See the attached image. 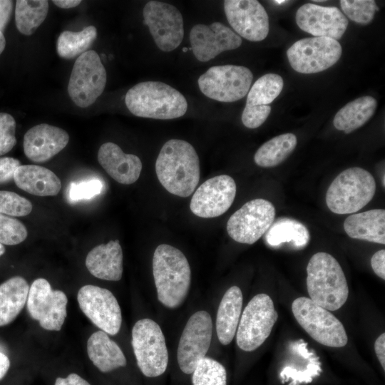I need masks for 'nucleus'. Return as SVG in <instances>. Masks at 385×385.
I'll return each mask as SVG.
<instances>
[{
  "mask_svg": "<svg viewBox=\"0 0 385 385\" xmlns=\"http://www.w3.org/2000/svg\"><path fill=\"white\" fill-rule=\"evenodd\" d=\"M158 180L169 192L190 196L200 180L199 158L188 142L171 139L162 147L155 162Z\"/></svg>",
  "mask_w": 385,
  "mask_h": 385,
  "instance_id": "obj_1",
  "label": "nucleus"
},
{
  "mask_svg": "<svg viewBox=\"0 0 385 385\" xmlns=\"http://www.w3.org/2000/svg\"><path fill=\"white\" fill-rule=\"evenodd\" d=\"M153 274L158 300L170 309L181 305L191 282L190 267L184 254L171 245H158L153 254Z\"/></svg>",
  "mask_w": 385,
  "mask_h": 385,
  "instance_id": "obj_2",
  "label": "nucleus"
},
{
  "mask_svg": "<svg viewBox=\"0 0 385 385\" xmlns=\"http://www.w3.org/2000/svg\"><path fill=\"white\" fill-rule=\"evenodd\" d=\"M307 287L309 299L317 305L336 311L346 302L349 287L338 261L320 252L310 258L307 267Z\"/></svg>",
  "mask_w": 385,
  "mask_h": 385,
  "instance_id": "obj_3",
  "label": "nucleus"
},
{
  "mask_svg": "<svg viewBox=\"0 0 385 385\" xmlns=\"http://www.w3.org/2000/svg\"><path fill=\"white\" fill-rule=\"evenodd\" d=\"M125 105L134 115L168 120L183 116L188 102L184 96L172 86L160 81L139 83L128 90Z\"/></svg>",
  "mask_w": 385,
  "mask_h": 385,
  "instance_id": "obj_4",
  "label": "nucleus"
},
{
  "mask_svg": "<svg viewBox=\"0 0 385 385\" xmlns=\"http://www.w3.org/2000/svg\"><path fill=\"white\" fill-rule=\"evenodd\" d=\"M375 192L376 182L369 172L350 168L332 181L326 193V203L334 213L354 214L372 200Z\"/></svg>",
  "mask_w": 385,
  "mask_h": 385,
  "instance_id": "obj_5",
  "label": "nucleus"
},
{
  "mask_svg": "<svg viewBox=\"0 0 385 385\" xmlns=\"http://www.w3.org/2000/svg\"><path fill=\"white\" fill-rule=\"evenodd\" d=\"M292 311L299 324L318 343L329 347H343L348 342L342 323L329 310L309 298L300 297L292 304Z\"/></svg>",
  "mask_w": 385,
  "mask_h": 385,
  "instance_id": "obj_6",
  "label": "nucleus"
},
{
  "mask_svg": "<svg viewBox=\"0 0 385 385\" xmlns=\"http://www.w3.org/2000/svg\"><path fill=\"white\" fill-rule=\"evenodd\" d=\"M132 346L137 364L147 377L163 374L168 366V352L160 326L153 320H138L132 329Z\"/></svg>",
  "mask_w": 385,
  "mask_h": 385,
  "instance_id": "obj_7",
  "label": "nucleus"
},
{
  "mask_svg": "<svg viewBox=\"0 0 385 385\" xmlns=\"http://www.w3.org/2000/svg\"><path fill=\"white\" fill-rule=\"evenodd\" d=\"M278 319V313L271 297L258 294L244 309L236 332V342L243 351H252L269 337Z\"/></svg>",
  "mask_w": 385,
  "mask_h": 385,
  "instance_id": "obj_8",
  "label": "nucleus"
},
{
  "mask_svg": "<svg viewBox=\"0 0 385 385\" xmlns=\"http://www.w3.org/2000/svg\"><path fill=\"white\" fill-rule=\"evenodd\" d=\"M106 79L100 56L95 51L88 50L74 63L68 85V95L77 106L88 107L102 94Z\"/></svg>",
  "mask_w": 385,
  "mask_h": 385,
  "instance_id": "obj_9",
  "label": "nucleus"
},
{
  "mask_svg": "<svg viewBox=\"0 0 385 385\" xmlns=\"http://www.w3.org/2000/svg\"><path fill=\"white\" fill-rule=\"evenodd\" d=\"M252 79V73L247 67L223 65L210 67L197 83L205 96L220 102H234L247 94Z\"/></svg>",
  "mask_w": 385,
  "mask_h": 385,
  "instance_id": "obj_10",
  "label": "nucleus"
},
{
  "mask_svg": "<svg viewBox=\"0 0 385 385\" xmlns=\"http://www.w3.org/2000/svg\"><path fill=\"white\" fill-rule=\"evenodd\" d=\"M340 43L327 37H311L294 42L287 51L291 67L301 73H315L327 70L340 58Z\"/></svg>",
  "mask_w": 385,
  "mask_h": 385,
  "instance_id": "obj_11",
  "label": "nucleus"
},
{
  "mask_svg": "<svg viewBox=\"0 0 385 385\" xmlns=\"http://www.w3.org/2000/svg\"><path fill=\"white\" fill-rule=\"evenodd\" d=\"M274 217L275 208L272 202L262 198L253 199L230 216L227 231L235 241L252 245L268 230Z\"/></svg>",
  "mask_w": 385,
  "mask_h": 385,
  "instance_id": "obj_12",
  "label": "nucleus"
},
{
  "mask_svg": "<svg viewBox=\"0 0 385 385\" xmlns=\"http://www.w3.org/2000/svg\"><path fill=\"white\" fill-rule=\"evenodd\" d=\"M68 299L61 290L52 289L44 278L35 279L29 287L27 309L46 330L60 331L67 315Z\"/></svg>",
  "mask_w": 385,
  "mask_h": 385,
  "instance_id": "obj_13",
  "label": "nucleus"
},
{
  "mask_svg": "<svg viewBox=\"0 0 385 385\" xmlns=\"http://www.w3.org/2000/svg\"><path fill=\"white\" fill-rule=\"evenodd\" d=\"M143 15L158 48L169 52L180 46L184 36L183 19L175 6L150 1L145 5Z\"/></svg>",
  "mask_w": 385,
  "mask_h": 385,
  "instance_id": "obj_14",
  "label": "nucleus"
},
{
  "mask_svg": "<svg viewBox=\"0 0 385 385\" xmlns=\"http://www.w3.org/2000/svg\"><path fill=\"white\" fill-rule=\"evenodd\" d=\"M212 334V322L204 310L194 313L189 318L180 336L177 359L180 370L192 374L197 362L205 356Z\"/></svg>",
  "mask_w": 385,
  "mask_h": 385,
  "instance_id": "obj_15",
  "label": "nucleus"
},
{
  "mask_svg": "<svg viewBox=\"0 0 385 385\" xmlns=\"http://www.w3.org/2000/svg\"><path fill=\"white\" fill-rule=\"evenodd\" d=\"M77 300L81 311L97 327L112 336L119 332L122 324L121 310L111 291L86 284L78 290Z\"/></svg>",
  "mask_w": 385,
  "mask_h": 385,
  "instance_id": "obj_16",
  "label": "nucleus"
},
{
  "mask_svg": "<svg viewBox=\"0 0 385 385\" xmlns=\"http://www.w3.org/2000/svg\"><path fill=\"white\" fill-rule=\"evenodd\" d=\"M234 179L227 175L211 178L200 185L190 200V210L200 217L211 218L224 214L236 195Z\"/></svg>",
  "mask_w": 385,
  "mask_h": 385,
  "instance_id": "obj_17",
  "label": "nucleus"
},
{
  "mask_svg": "<svg viewBox=\"0 0 385 385\" xmlns=\"http://www.w3.org/2000/svg\"><path fill=\"white\" fill-rule=\"evenodd\" d=\"M227 19L240 36L250 41L264 40L269 33V17L256 0H225Z\"/></svg>",
  "mask_w": 385,
  "mask_h": 385,
  "instance_id": "obj_18",
  "label": "nucleus"
},
{
  "mask_svg": "<svg viewBox=\"0 0 385 385\" xmlns=\"http://www.w3.org/2000/svg\"><path fill=\"white\" fill-rule=\"evenodd\" d=\"M190 41L193 54L201 62H207L242 44L241 37L220 22L195 25L190 32Z\"/></svg>",
  "mask_w": 385,
  "mask_h": 385,
  "instance_id": "obj_19",
  "label": "nucleus"
},
{
  "mask_svg": "<svg viewBox=\"0 0 385 385\" xmlns=\"http://www.w3.org/2000/svg\"><path fill=\"white\" fill-rule=\"evenodd\" d=\"M296 23L300 29L314 37L340 39L349 22L337 7L322 6L307 3L296 12Z\"/></svg>",
  "mask_w": 385,
  "mask_h": 385,
  "instance_id": "obj_20",
  "label": "nucleus"
},
{
  "mask_svg": "<svg viewBox=\"0 0 385 385\" xmlns=\"http://www.w3.org/2000/svg\"><path fill=\"white\" fill-rule=\"evenodd\" d=\"M66 131L47 123H41L30 128L24 135V151L33 162L48 160L61 151L68 144Z\"/></svg>",
  "mask_w": 385,
  "mask_h": 385,
  "instance_id": "obj_21",
  "label": "nucleus"
},
{
  "mask_svg": "<svg viewBox=\"0 0 385 385\" xmlns=\"http://www.w3.org/2000/svg\"><path fill=\"white\" fill-rule=\"evenodd\" d=\"M98 160L113 179L124 185L135 183L142 170L141 160L137 155L125 153L118 145L111 142L100 147Z\"/></svg>",
  "mask_w": 385,
  "mask_h": 385,
  "instance_id": "obj_22",
  "label": "nucleus"
},
{
  "mask_svg": "<svg viewBox=\"0 0 385 385\" xmlns=\"http://www.w3.org/2000/svg\"><path fill=\"white\" fill-rule=\"evenodd\" d=\"M86 266L98 279L119 281L123 274V251L119 240H111L93 248L86 256Z\"/></svg>",
  "mask_w": 385,
  "mask_h": 385,
  "instance_id": "obj_23",
  "label": "nucleus"
},
{
  "mask_svg": "<svg viewBox=\"0 0 385 385\" xmlns=\"http://www.w3.org/2000/svg\"><path fill=\"white\" fill-rule=\"evenodd\" d=\"M14 180L20 189L41 197L55 196L61 188V180L53 172L36 165H21L14 173Z\"/></svg>",
  "mask_w": 385,
  "mask_h": 385,
  "instance_id": "obj_24",
  "label": "nucleus"
},
{
  "mask_svg": "<svg viewBox=\"0 0 385 385\" xmlns=\"http://www.w3.org/2000/svg\"><path fill=\"white\" fill-rule=\"evenodd\" d=\"M346 233L353 239L385 244V210L373 209L348 216L344 222Z\"/></svg>",
  "mask_w": 385,
  "mask_h": 385,
  "instance_id": "obj_25",
  "label": "nucleus"
},
{
  "mask_svg": "<svg viewBox=\"0 0 385 385\" xmlns=\"http://www.w3.org/2000/svg\"><path fill=\"white\" fill-rule=\"evenodd\" d=\"M242 293L237 286H232L223 295L216 317V332L220 342L229 344L237 329L242 307Z\"/></svg>",
  "mask_w": 385,
  "mask_h": 385,
  "instance_id": "obj_26",
  "label": "nucleus"
},
{
  "mask_svg": "<svg viewBox=\"0 0 385 385\" xmlns=\"http://www.w3.org/2000/svg\"><path fill=\"white\" fill-rule=\"evenodd\" d=\"M90 360L103 373L125 366V356L119 346L105 332L92 334L87 342Z\"/></svg>",
  "mask_w": 385,
  "mask_h": 385,
  "instance_id": "obj_27",
  "label": "nucleus"
},
{
  "mask_svg": "<svg viewBox=\"0 0 385 385\" xmlns=\"http://www.w3.org/2000/svg\"><path fill=\"white\" fill-rule=\"evenodd\" d=\"M29 285L20 276L13 277L0 284V327L13 322L24 308Z\"/></svg>",
  "mask_w": 385,
  "mask_h": 385,
  "instance_id": "obj_28",
  "label": "nucleus"
},
{
  "mask_svg": "<svg viewBox=\"0 0 385 385\" xmlns=\"http://www.w3.org/2000/svg\"><path fill=\"white\" fill-rule=\"evenodd\" d=\"M377 107L376 100L370 96L358 98L342 107L335 115L334 127L350 133L364 125L374 115Z\"/></svg>",
  "mask_w": 385,
  "mask_h": 385,
  "instance_id": "obj_29",
  "label": "nucleus"
},
{
  "mask_svg": "<svg viewBox=\"0 0 385 385\" xmlns=\"http://www.w3.org/2000/svg\"><path fill=\"white\" fill-rule=\"evenodd\" d=\"M265 237L267 243L272 247L291 243L300 249L308 245L310 235L307 227L301 222L282 217L274 220Z\"/></svg>",
  "mask_w": 385,
  "mask_h": 385,
  "instance_id": "obj_30",
  "label": "nucleus"
},
{
  "mask_svg": "<svg viewBox=\"0 0 385 385\" xmlns=\"http://www.w3.org/2000/svg\"><path fill=\"white\" fill-rule=\"evenodd\" d=\"M297 144L293 133L277 135L262 144L256 151L255 163L263 168L274 167L284 161L294 151Z\"/></svg>",
  "mask_w": 385,
  "mask_h": 385,
  "instance_id": "obj_31",
  "label": "nucleus"
},
{
  "mask_svg": "<svg viewBox=\"0 0 385 385\" xmlns=\"http://www.w3.org/2000/svg\"><path fill=\"white\" fill-rule=\"evenodd\" d=\"M48 11L46 0H18L15 6V22L19 31L33 34L45 20Z\"/></svg>",
  "mask_w": 385,
  "mask_h": 385,
  "instance_id": "obj_32",
  "label": "nucleus"
},
{
  "mask_svg": "<svg viewBox=\"0 0 385 385\" xmlns=\"http://www.w3.org/2000/svg\"><path fill=\"white\" fill-rule=\"evenodd\" d=\"M97 37V30L88 26L78 32L63 31L58 38L56 49L63 58L71 59L86 52Z\"/></svg>",
  "mask_w": 385,
  "mask_h": 385,
  "instance_id": "obj_33",
  "label": "nucleus"
},
{
  "mask_svg": "<svg viewBox=\"0 0 385 385\" xmlns=\"http://www.w3.org/2000/svg\"><path fill=\"white\" fill-rule=\"evenodd\" d=\"M282 78L275 73H267L259 78L247 93L246 105L262 106L271 103L281 93Z\"/></svg>",
  "mask_w": 385,
  "mask_h": 385,
  "instance_id": "obj_34",
  "label": "nucleus"
},
{
  "mask_svg": "<svg viewBox=\"0 0 385 385\" xmlns=\"http://www.w3.org/2000/svg\"><path fill=\"white\" fill-rule=\"evenodd\" d=\"M192 374L193 385H227L225 367L210 357L205 356L201 359Z\"/></svg>",
  "mask_w": 385,
  "mask_h": 385,
  "instance_id": "obj_35",
  "label": "nucleus"
},
{
  "mask_svg": "<svg viewBox=\"0 0 385 385\" xmlns=\"http://www.w3.org/2000/svg\"><path fill=\"white\" fill-rule=\"evenodd\" d=\"M343 12L351 21L361 24L371 22L376 11H379L374 0H341Z\"/></svg>",
  "mask_w": 385,
  "mask_h": 385,
  "instance_id": "obj_36",
  "label": "nucleus"
},
{
  "mask_svg": "<svg viewBox=\"0 0 385 385\" xmlns=\"http://www.w3.org/2000/svg\"><path fill=\"white\" fill-rule=\"evenodd\" d=\"M26 226L19 220L0 214V243L18 245L27 237Z\"/></svg>",
  "mask_w": 385,
  "mask_h": 385,
  "instance_id": "obj_37",
  "label": "nucleus"
},
{
  "mask_svg": "<svg viewBox=\"0 0 385 385\" xmlns=\"http://www.w3.org/2000/svg\"><path fill=\"white\" fill-rule=\"evenodd\" d=\"M32 211V204L26 198L11 191H0V214L24 217Z\"/></svg>",
  "mask_w": 385,
  "mask_h": 385,
  "instance_id": "obj_38",
  "label": "nucleus"
},
{
  "mask_svg": "<svg viewBox=\"0 0 385 385\" xmlns=\"http://www.w3.org/2000/svg\"><path fill=\"white\" fill-rule=\"evenodd\" d=\"M16 121L7 113H0V156L9 153L16 144Z\"/></svg>",
  "mask_w": 385,
  "mask_h": 385,
  "instance_id": "obj_39",
  "label": "nucleus"
},
{
  "mask_svg": "<svg viewBox=\"0 0 385 385\" xmlns=\"http://www.w3.org/2000/svg\"><path fill=\"white\" fill-rule=\"evenodd\" d=\"M100 180L92 179L79 183H72L69 188V197L72 201L88 200L99 195L103 189Z\"/></svg>",
  "mask_w": 385,
  "mask_h": 385,
  "instance_id": "obj_40",
  "label": "nucleus"
},
{
  "mask_svg": "<svg viewBox=\"0 0 385 385\" xmlns=\"http://www.w3.org/2000/svg\"><path fill=\"white\" fill-rule=\"evenodd\" d=\"M270 112L271 107L268 105H246L242 114V122L248 128H257L264 123Z\"/></svg>",
  "mask_w": 385,
  "mask_h": 385,
  "instance_id": "obj_41",
  "label": "nucleus"
},
{
  "mask_svg": "<svg viewBox=\"0 0 385 385\" xmlns=\"http://www.w3.org/2000/svg\"><path fill=\"white\" fill-rule=\"evenodd\" d=\"M21 165L19 160L11 158H0V183H4L14 179V175Z\"/></svg>",
  "mask_w": 385,
  "mask_h": 385,
  "instance_id": "obj_42",
  "label": "nucleus"
},
{
  "mask_svg": "<svg viewBox=\"0 0 385 385\" xmlns=\"http://www.w3.org/2000/svg\"><path fill=\"white\" fill-rule=\"evenodd\" d=\"M371 265L374 273L385 279V250H380L375 252L371 259Z\"/></svg>",
  "mask_w": 385,
  "mask_h": 385,
  "instance_id": "obj_43",
  "label": "nucleus"
},
{
  "mask_svg": "<svg viewBox=\"0 0 385 385\" xmlns=\"http://www.w3.org/2000/svg\"><path fill=\"white\" fill-rule=\"evenodd\" d=\"M13 1L0 0V31L3 33L13 11Z\"/></svg>",
  "mask_w": 385,
  "mask_h": 385,
  "instance_id": "obj_44",
  "label": "nucleus"
},
{
  "mask_svg": "<svg viewBox=\"0 0 385 385\" xmlns=\"http://www.w3.org/2000/svg\"><path fill=\"white\" fill-rule=\"evenodd\" d=\"M54 385H91L86 380L77 374H70L67 377H58Z\"/></svg>",
  "mask_w": 385,
  "mask_h": 385,
  "instance_id": "obj_45",
  "label": "nucleus"
},
{
  "mask_svg": "<svg viewBox=\"0 0 385 385\" xmlns=\"http://www.w3.org/2000/svg\"><path fill=\"white\" fill-rule=\"evenodd\" d=\"M376 355L383 368L385 370V334L382 333L376 339L374 343Z\"/></svg>",
  "mask_w": 385,
  "mask_h": 385,
  "instance_id": "obj_46",
  "label": "nucleus"
},
{
  "mask_svg": "<svg viewBox=\"0 0 385 385\" xmlns=\"http://www.w3.org/2000/svg\"><path fill=\"white\" fill-rule=\"evenodd\" d=\"M10 366V361L9 357L1 351H0V380L7 373Z\"/></svg>",
  "mask_w": 385,
  "mask_h": 385,
  "instance_id": "obj_47",
  "label": "nucleus"
},
{
  "mask_svg": "<svg viewBox=\"0 0 385 385\" xmlns=\"http://www.w3.org/2000/svg\"><path fill=\"white\" fill-rule=\"evenodd\" d=\"M57 6L62 9H71L77 6L81 3L80 0H54L52 1Z\"/></svg>",
  "mask_w": 385,
  "mask_h": 385,
  "instance_id": "obj_48",
  "label": "nucleus"
},
{
  "mask_svg": "<svg viewBox=\"0 0 385 385\" xmlns=\"http://www.w3.org/2000/svg\"><path fill=\"white\" fill-rule=\"evenodd\" d=\"M6 46V39L2 32L0 31V54L4 51Z\"/></svg>",
  "mask_w": 385,
  "mask_h": 385,
  "instance_id": "obj_49",
  "label": "nucleus"
},
{
  "mask_svg": "<svg viewBox=\"0 0 385 385\" xmlns=\"http://www.w3.org/2000/svg\"><path fill=\"white\" fill-rule=\"evenodd\" d=\"M5 251V247L3 244L0 243V257L4 254Z\"/></svg>",
  "mask_w": 385,
  "mask_h": 385,
  "instance_id": "obj_50",
  "label": "nucleus"
},
{
  "mask_svg": "<svg viewBox=\"0 0 385 385\" xmlns=\"http://www.w3.org/2000/svg\"><path fill=\"white\" fill-rule=\"evenodd\" d=\"M287 1H284V0H275L274 1V3L277 4H282L283 3H286Z\"/></svg>",
  "mask_w": 385,
  "mask_h": 385,
  "instance_id": "obj_51",
  "label": "nucleus"
},
{
  "mask_svg": "<svg viewBox=\"0 0 385 385\" xmlns=\"http://www.w3.org/2000/svg\"><path fill=\"white\" fill-rule=\"evenodd\" d=\"M314 2H322L324 1V0H314Z\"/></svg>",
  "mask_w": 385,
  "mask_h": 385,
  "instance_id": "obj_52",
  "label": "nucleus"
}]
</instances>
